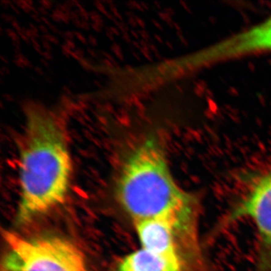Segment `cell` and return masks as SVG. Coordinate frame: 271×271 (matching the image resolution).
Wrapping results in <instances>:
<instances>
[{"mask_svg":"<svg viewBox=\"0 0 271 271\" xmlns=\"http://www.w3.org/2000/svg\"><path fill=\"white\" fill-rule=\"evenodd\" d=\"M117 183V197L134 222L159 219L170 223L180 252L191 271L206 268L199 239L200 205L173 176L162 134L156 129L128 136Z\"/></svg>","mask_w":271,"mask_h":271,"instance_id":"cell-1","label":"cell"},{"mask_svg":"<svg viewBox=\"0 0 271 271\" xmlns=\"http://www.w3.org/2000/svg\"><path fill=\"white\" fill-rule=\"evenodd\" d=\"M19 156L17 219L25 224L62 204L69 191L72 162L60 110L37 103L26 105Z\"/></svg>","mask_w":271,"mask_h":271,"instance_id":"cell-2","label":"cell"},{"mask_svg":"<svg viewBox=\"0 0 271 271\" xmlns=\"http://www.w3.org/2000/svg\"><path fill=\"white\" fill-rule=\"evenodd\" d=\"M4 237L2 271H87L83 252L65 238H27L11 231L5 232Z\"/></svg>","mask_w":271,"mask_h":271,"instance_id":"cell-3","label":"cell"},{"mask_svg":"<svg viewBox=\"0 0 271 271\" xmlns=\"http://www.w3.org/2000/svg\"><path fill=\"white\" fill-rule=\"evenodd\" d=\"M248 218L258 236L256 271H271V166L256 180L222 224Z\"/></svg>","mask_w":271,"mask_h":271,"instance_id":"cell-4","label":"cell"},{"mask_svg":"<svg viewBox=\"0 0 271 271\" xmlns=\"http://www.w3.org/2000/svg\"><path fill=\"white\" fill-rule=\"evenodd\" d=\"M142 248L162 256L185 270L176 233L170 223L159 219L134 222Z\"/></svg>","mask_w":271,"mask_h":271,"instance_id":"cell-5","label":"cell"}]
</instances>
